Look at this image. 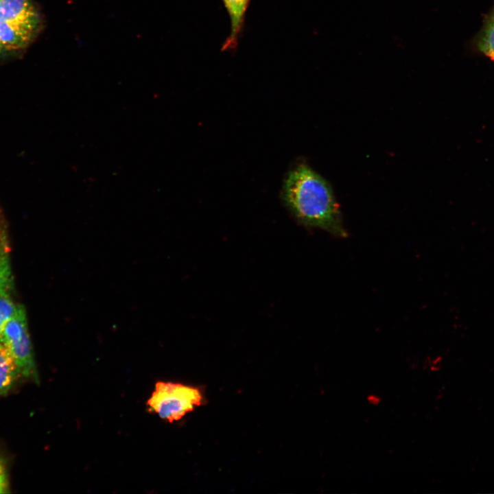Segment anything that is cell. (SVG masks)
I'll use <instances>...</instances> for the list:
<instances>
[{
    "label": "cell",
    "mask_w": 494,
    "mask_h": 494,
    "mask_svg": "<svg viewBox=\"0 0 494 494\" xmlns=\"http://www.w3.org/2000/svg\"><path fill=\"white\" fill-rule=\"evenodd\" d=\"M283 198L292 214L303 225L317 227L336 236H346L338 204L329 183L305 164L287 174Z\"/></svg>",
    "instance_id": "1"
},
{
    "label": "cell",
    "mask_w": 494,
    "mask_h": 494,
    "mask_svg": "<svg viewBox=\"0 0 494 494\" xmlns=\"http://www.w3.org/2000/svg\"><path fill=\"white\" fill-rule=\"evenodd\" d=\"M202 395L197 388L178 383L158 381L147 404L150 411L170 423L183 418L201 405Z\"/></svg>",
    "instance_id": "2"
},
{
    "label": "cell",
    "mask_w": 494,
    "mask_h": 494,
    "mask_svg": "<svg viewBox=\"0 0 494 494\" xmlns=\"http://www.w3.org/2000/svg\"><path fill=\"white\" fill-rule=\"evenodd\" d=\"M9 349L19 374L38 383V375L27 329L25 310L16 307L15 313L6 324L2 342Z\"/></svg>",
    "instance_id": "3"
},
{
    "label": "cell",
    "mask_w": 494,
    "mask_h": 494,
    "mask_svg": "<svg viewBox=\"0 0 494 494\" xmlns=\"http://www.w3.org/2000/svg\"><path fill=\"white\" fill-rule=\"evenodd\" d=\"M0 21L33 40L43 27V16L32 0H0Z\"/></svg>",
    "instance_id": "4"
},
{
    "label": "cell",
    "mask_w": 494,
    "mask_h": 494,
    "mask_svg": "<svg viewBox=\"0 0 494 494\" xmlns=\"http://www.w3.org/2000/svg\"><path fill=\"white\" fill-rule=\"evenodd\" d=\"M231 21V32L222 44L221 51L237 49L244 28L245 18L250 0H221Z\"/></svg>",
    "instance_id": "5"
},
{
    "label": "cell",
    "mask_w": 494,
    "mask_h": 494,
    "mask_svg": "<svg viewBox=\"0 0 494 494\" xmlns=\"http://www.w3.org/2000/svg\"><path fill=\"white\" fill-rule=\"evenodd\" d=\"M18 375L19 371L11 353L0 342V395L8 392Z\"/></svg>",
    "instance_id": "6"
},
{
    "label": "cell",
    "mask_w": 494,
    "mask_h": 494,
    "mask_svg": "<svg viewBox=\"0 0 494 494\" xmlns=\"http://www.w3.org/2000/svg\"><path fill=\"white\" fill-rule=\"evenodd\" d=\"M476 45L480 51L494 61V5L484 21Z\"/></svg>",
    "instance_id": "7"
},
{
    "label": "cell",
    "mask_w": 494,
    "mask_h": 494,
    "mask_svg": "<svg viewBox=\"0 0 494 494\" xmlns=\"http://www.w3.org/2000/svg\"><path fill=\"white\" fill-rule=\"evenodd\" d=\"M12 272L5 254L0 255V296H8L12 285Z\"/></svg>",
    "instance_id": "8"
},
{
    "label": "cell",
    "mask_w": 494,
    "mask_h": 494,
    "mask_svg": "<svg viewBox=\"0 0 494 494\" xmlns=\"http://www.w3.org/2000/svg\"><path fill=\"white\" fill-rule=\"evenodd\" d=\"M16 307L8 296H0V342H3L5 327L12 317Z\"/></svg>",
    "instance_id": "9"
},
{
    "label": "cell",
    "mask_w": 494,
    "mask_h": 494,
    "mask_svg": "<svg viewBox=\"0 0 494 494\" xmlns=\"http://www.w3.org/2000/svg\"><path fill=\"white\" fill-rule=\"evenodd\" d=\"M8 483L5 468L0 461V493L8 492Z\"/></svg>",
    "instance_id": "10"
},
{
    "label": "cell",
    "mask_w": 494,
    "mask_h": 494,
    "mask_svg": "<svg viewBox=\"0 0 494 494\" xmlns=\"http://www.w3.org/2000/svg\"><path fill=\"white\" fill-rule=\"evenodd\" d=\"M366 401L369 404L373 406H377L381 403V398L379 395L372 393L368 395V396L366 397Z\"/></svg>",
    "instance_id": "11"
},
{
    "label": "cell",
    "mask_w": 494,
    "mask_h": 494,
    "mask_svg": "<svg viewBox=\"0 0 494 494\" xmlns=\"http://www.w3.org/2000/svg\"><path fill=\"white\" fill-rule=\"evenodd\" d=\"M5 254V248L0 233V255Z\"/></svg>",
    "instance_id": "12"
}]
</instances>
